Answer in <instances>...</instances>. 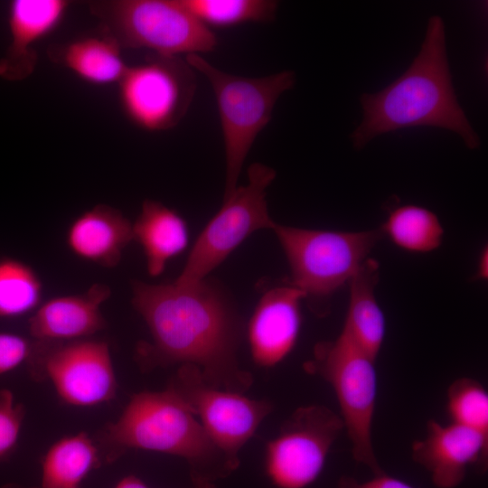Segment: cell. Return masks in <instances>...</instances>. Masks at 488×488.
I'll use <instances>...</instances> for the list:
<instances>
[{"label":"cell","instance_id":"obj_1","mask_svg":"<svg viewBox=\"0 0 488 488\" xmlns=\"http://www.w3.org/2000/svg\"><path fill=\"white\" fill-rule=\"evenodd\" d=\"M132 304L148 326L137 353L152 364L192 365L210 384L242 392L252 379L239 369L240 317L228 295L207 278L189 286L133 280Z\"/></svg>","mask_w":488,"mask_h":488},{"label":"cell","instance_id":"obj_2","mask_svg":"<svg viewBox=\"0 0 488 488\" xmlns=\"http://www.w3.org/2000/svg\"><path fill=\"white\" fill-rule=\"evenodd\" d=\"M362 119L351 135L354 148L404 128L431 127L457 134L469 149L480 137L461 108L452 82L445 23L431 16L418 55L407 70L385 89L361 97Z\"/></svg>","mask_w":488,"mask_h":488},{"label":"cell","instance_id":"obj_3","mask_svg":"<svg viewBox=\"0 0 488 488\" xmlns=\"http://www.w3.org/2000/svg\"><path fill=\"white\" fill-rule=\"evenodd\" d=\"M107 436L119 447L185 459L194 483H212L232 472L195 415L170 388L133 396L118 419L108 427Z\"/></svg>","mask_w":488,"mask_h":488},{"label":"cell","instance_id":"obj_4","mask_svg":"<svg viewBox=\"0 0 488 488\" xmlns=\"http://www.w3.org/2000/svg\"><path fill=\"white\" fill-rule=\"evenodd\" d=\"M185 61L210 82L217 102L226 158V199L238 187L253 143L271 120L277 99L294 87L296 76L291 70H283L249 78L222 71L200 54L187 55Z\"/></svg>","mask_w":488,"mask_h":488},{"label":"cell","instance_id":"obj_5","mask_svg":"<svg viewBox=\"0 0 488 488\" xmlns=\"http://www.w3.org/2000/svg\"><path fill=\"white\" fill-rule=\"evenodd\" d=\"M89 5L99 21V31L121 49H147L156 55L180 57L212 52L218 45L213 31L181 0H99Z\"/></svg>","mask_w":488,"mask_h":488},{"label":"cell","instance_id":"obj_6","mask_svg":"<svg viewBox=\"0 0 488 488\" xmlns=\"http://www.w3.org/2000/svg\"><path fill=\"white\" fill-rule=\"evenodd\" d=\"M287 258L291 286L324 312V302L349 282L383 236L382 230L340 232L293 228L274 223Z\"/></svg>","mask_w":488,"mask_h":488},{"label":"cell","instance_id":"obj_7","mask_svg":"<svg viewBox=\"0 0 488 488\" xmlns=\"http://www.w3.org/2000/svg\"><path fill=\"white\" fill-rule=\"evenodd\" d=\"M375 361L341 333L334 341L315 345L306 369L318 373L333 388L355 461L379 474L384 470L371 437L378 384Z\"/></svg>","mask_w":488,"mask_h":488},{"label":"cell","instance_id":"obj_8","mask_svg":"<svg viewBox=\"0 0 488 488\" xmlns=\"http://www.w3.org/2000/svg\"><path fill=\"white\" fill-rule=\"evenodd\" d=\"M275 177V170L266 164L255 163L249 167L248 183L223 199L197 238L175 283L189 286L205 279L253 232L272 229L275 222L267 211L266 191Z\"/></svg>","mask_w":488,"mask_h":488},{"label":"cell","instance_id":"obj_9","mask_svg":"<svg viewBox=\"0 0 488 488\" xmlns=\"http://www.w3.org/2000/svg\"><path fill=\"white\" fill-rule=\"evenodd\" d=\"M196 86L193 69L185 60L153 54L128 66L117 82L120 108L142 130H168L186 115Z\"/></svg>","mask_w":488,"mask_h":488},{"label":"cell","instance_id":"obj_10","mask_svg":"<svg viewBox=\"0 0 488 488\" xmlns=\"http://www.w3.org/2000/svg\"><path fill=\"white\" fill-rule=\"evenodd\" d=\"M168 388L195 415L231 471L236 470L240 449L271 412L270 403L215 387L192 365H182Z\"/></svg>","mask_w":488,"mask_h":488},{"label":"cell","instance_id":"obj_11","mask_svg":"<svg viewBox=\"0 0 488 488\" xmlns=\"http://www.w3.org/2000/svg\"><path fill=\"white\" fill-rule=\"evenodd\" d=\"M344 428L342 418L322 405L297 408L266 447L265 470L277 488H305L322 473Z\"/></svg>","mask_w":488,"mask_h":488},{"label":"cell","instance_id":"obj_12","mask_svg":"<svg viewBox=\"0 0 488 488\" xmlns=\"http://www.w3.org/2000/svg\"><path fill=\"white\" fill-rule=\"evenodd\" d=\"M28 361L41 366L60 398L76 407H92L113 399L117 380L110 350L104 341L33 342Z\"/></svg>","mask_w":488,"mask_h":488},{"label":"cell","instance_id":"obj_13","mask_svg":"<svg viewBox=\"0 0 488 488\" xmlns=\"http://www.w3.org/2000/svg\"><path fill=\"white\" fill-rule=\"evenodd\" d=\"M412 459L423 466L437 488H455L467 468L475 465L484 473L488 465V437L451 422L429 420L426 436L413 443Z\"/></svg>","mask_w":488,"mask_h":488},{"label":"cell","instance_id":"obj_14","mask_svg":"<svg viewBox=\"0 0 488 488\" xmlns=\"http://www.w3.org/2000/svg\"><path fill=\"white\" fill-rule=\"evenodd\" d=\"M303 299V292L290 284L263 294L248 326L251 356L258 365L273 367L291 352L300 331Z\"/></svg>","mask_w":488,"mask_h":488},{"label":"cell","instance_id":"obj_15","mask_svg":"<svg viewBox=\"0 0 488 488\" xmlns=\"http://www.w3.org/2000/svg\"><path fill=\"white\" fill-rule=\"evenodd\" d=\"M67 0H14L9 5L8 26L12 42L0 59V77L22 80L37 64L34 46L52 33L64 19Z\"/></svg>","mask_w":488,"mask_h":488},{"label":"cell","instance_id":"obj_16","mask_svg":"<svg viewBox=\"0 0 488 488\" xmlns=\"http://www.w3.org/2000/svg\"><path fill=\"white\" fill-rule=\"evenodd\" d=\"M110 296L109 286L95 283L83 293L52 297L30 317V334L46 342L86 339L106 327L100 306Z\"/></svg>","mask_w":488,"mask_h":488},{"label":"cell","instance_id":"obj_17","mask_svg":"<svg viewBox=\"0 0 488 488\" xmlns=\"http://www.w3.org/2000/svg\"><path fill=\"white\" fill-rule=\"evenodd\" d=\"M133 240V223L117 208L97 204L69 226L66 243L79 258L106 268L117 267Z\"/></svg>","mask_w":488,"mask_h":488},{"label":"cell","instance_id":"obj_18","mask_svg":"<svg viewBox=\"0 0 488 488\" xmlns=\"http://www.w3.org/2000/svg\"><path fill=\"white\" fill-rule=\"evenodd\" d=\"M121 47L110 36L97 34L49 46V59L73 72L83 81L95 86L117 84L128 65Z\"/></svg>","mask_w":488,"mask_h":488},{"label":"cell","instance_id":"obj_19","mask_svg":"<svg viewBox=\"0 0 488 488\" xmlns=\"http://www.w3.org/2000/svg\"><path fill=\"white\" fill-rule=\"evenodd\" d=\"M133 240L143 249L148 274L157 277L169 260L186 249L189 230L184 219L174 210L147 199L133 223Z\"/></svg>","mask_w":488,"mask_h":488},{"label":"cell","instance_id":"obj_20","mask_svg":"<svg viewBox=\"0 0 488 488\" xmlns=\"http://www.w3.org/2000/svg\"><path fill=\"white\" fill-rule=\"evenodd\" d=\"M379 264L367 258L349 281L350 300L342 333L376 361L385 337V317L374 294Z\"/></svg>","mask_w":488,"mask_h":488},{"label":"cell","instance_id":"obj_21","mask_svg":"<svg viewBox=\"0 0 488 488\" xmlns=\"http://www.w3.org/2000/svg\"><path fill=\"white\" fill-rule=\"evenodd\" d=\"M99 463L98 448L86 433L63 437L43 457L42 488H80Z\"/></svg>","mask_w":488,"mask_h":488},{"label":"cell","instance_id":"obj_22","mask_svg":"<svg viewBox=\"0 0 488 488\" xmlns=\"http://www.w3.org/2000/svg\"><path fill=\"white\" fill-rule=\"evenodd\" d=\"M381 230L399 247L413 252L434 250L441 244L444 232L432 211L416 205L392 211Z\"/></svg>","mask_w":488,"mask_h":488},{"label":"cell","instance_id":"obj_23","mask_svg":"<svg viewBox=\"0 0 488 488\" xmlns=\"http://www.w3.org/2000/svg\"><path fill=\"white\" fill-rule=\"evenodd\" d=\"M42 282L28 264L0 257V317L14 318L37 308L42 301Z\"/></svg>","mask_w":488,"mask_h":488},{"label":"cell","instance_id":"obj_24","mask_svg":"<svg viewBox=\"0 0 488 488\" xmlns=\"http://www.w3.org/2000/svg\"><path fill=\"white\" fill-rule=\"evenodd\" d=\"M205 26L230 28L244 23H266L275 18L277 2L271 0H181Z\"/></svg>","mask_w":488,"mask_h":488},{"label":"cell","instance_id":"obj_25","mask_svg":"<svg viewBox=\"0 0 488 488\" xmlns=\"http://www.w3.org/2000/svg\"><path fill=\"white\" fill-rule=\"evenodd\" d=\"M446 409L451 422L488 437V394L478 380L464 377L452 382Z\"/></svg>","mask_w":488,"mask_h":488},{"label":"cell","instance_id":"obj_26","mask_svg":"<svg viewBox=\"0 0 488 488\" xmlns=\"http://www.w3.org/2000/svg\"><path fill=\"white\" fill-rule=\"evenodd\" d=\"M23 418V407L15 401L12 391L0 389V461L14 449Z\"/></svg>","mask_w":488,"mask_h":488},{"label":"cell","instance_id":"obj_27","mask_svg":"<svg viewBox=\"0 0 488 488\" xmlns=\"http://www.w3.org/2000/svg\"><path fill=\"white\" fill-rule=\"evenodd\" d=\"M33 342L11 333H0V375L28 361Z\"/></svg>","mask_w":488,"mask_h":488},{"label":"cell","instance_id":"obj_28","mask_svg":"<svg viewBox=\"0 0 488 488\" xmlns=\"http://www.w3.org/2000/svg\"><path fill=\"white\" fill-rule=\"evenodd\" d=\"M335 488H415L405 481L387 474L385 472L373 474V477L365 482H359L356 478L343 475L339 478Z\"/></svg>","mask_w":488,"mask_h":488},{"label":"cell","instance_id":"obj_29","mask_svg":"<svg viewBox=\"0 0 488 488\" xmlns=\"http://www.w3.org/2000/svg\"><path fill=\"white\" fill-rule=\"evenodd\" d=\"M115 488H149L141 479L135 475L122 478Z\"/></svg>","mask_w":488,"mask_h":488},{"label":"cell","instance_id":"obj_30","mask_svg":"<svg viewBox=\"0 0 488 488\" xmlns=\"http://www.w3.org/2000/svg\"><path fill=\"white\" fill-rule=\"evenodd\" d=\"M487 249H483L479 259V267L477 277L479 278L486 279L487 278Z\"/></svg>","mask_w":488,"mask_h":488},{"label":"cell","instance_id":"obj_31","mask_svg":"<svg viewBox=\"0 0 488 488\" xmlns=\"http://www.w3.org/2000/svg\"><path fill=\"white\" fill-rule=\"evenodd\" d=\"M193 488H215L212 483H194Z\"/></svg>","mask_w":488,"mask_h":488}]
</instances>
